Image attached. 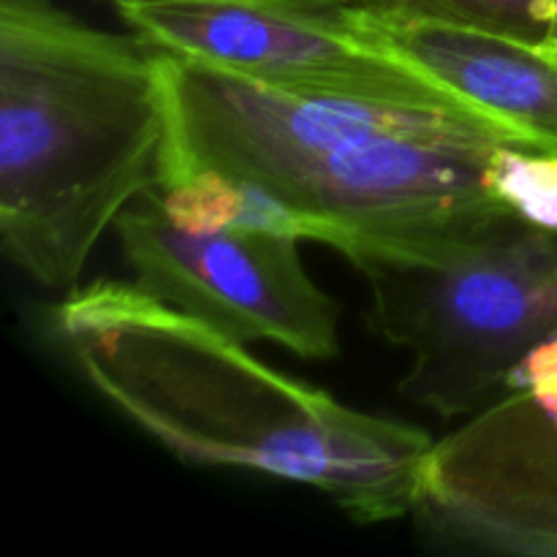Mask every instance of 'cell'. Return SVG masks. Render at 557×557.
Returning a JSON list of instances; mask_svg holds the SVG:
<instances>
[{"label": "cell", "instance_id": "6da1fadb", "mask_svg": "<svg viewBox=\"0 0 557 557\" xmlns=\"http://www.w3.org/2000/svg\"><path fill=\"white\" fill-rule=\"evenodd\" d=\"M52 324L87 384L183 462L308 484L368 525L417 515L424 430L270 368L136 283L69 288Z\"/></svg>", "mask_w": 557, "mask_h": 557}, {"label": "cell", "instance_id": "7a4b0ae2", "mask_svg": "<svg viewBox=\"0 0 557 557\" xmlns=\"http://www.w3.org/2000/svg\"><path fill=\"white\" fill-rule=\"evenodd\" d=\"M166 96L150 49L49 0H0V243L44 288L161 188Z\"/></svg>", "mask_w": 557, "mask_h": 557}, {"label": "cell", "instance_id": "3957f363", "mask_svg": "<svg viewBox=\"0 0 557 557\" xmlns=\"http://www.w3.org/2000/svg\"><path fill=\"white\" fill-rule=\"evenodd\" d=\"M500 147L375 131L305 147L239 185L267 196L294 237L330 245L357 270L449 267L528 226L495 194Z\"/></svg>", "mask_w": 557, "mask_h": 557}, {"label": "cell", "instance_id": "277c9868", "mask_svg": "<svg viewBox=\"0 0 557 557\" xmlns=\"http://www.w3.org/2000/svg\"><path fill=\"white\" fill-rule=\"evenodd\" d=\"M370 324L411 357L400 395L451 422L506 392L511 370L557 337V232L525 226L449 267L370 264Z\"/></svg>", "mask_w": 557, "mask_h": 557}, {"label": "cell", "instance_id": "5b68a950", "mask_svg": "<svg viewBox=\"0 0 557 557\" xmlns=\"http://www.w3.org/2000/svg\"><path fill=\"white\" fill-rule=\"evenodd\" d=\"M136 286L245 343L305 359L341 351L335 299L308 275L302 239L243 223H188L147 190L114 223Z\"/></svg>", "mask_w": 557, "mask_h": 557}, {"label": "cell", "instance_id": "8992f818", "mask_svg": "<svg viewBox=\"0 0 557 557\" xmlns=\"http://www.w3.org/2000/svg\"><path fill=\"white\" fill-rule=\"evenodd\" d=\"M109 3L150 52L196 60L277 90L471 109L411 65L343 30L321 0Z\"/></svg>", "mask_w": 557, "mask_h": 557}, {"label": "cell", "instance_id": "52a82bcc", "mask_svg": "<svg viewBox=\"0 0 557 557\" xmlns=\"http://www.w3.org/2000/svg\"><path fill=\"white\" fill-rule=\"evenodd\" d=\"M417 515L473 547L557 557V400L509 389L430 449Z\"/></svg>", "mask_w": 557, "mask_h": 557}, {"label": "cell", "instance_id": "ba28073f", "mask_svg": "<svg viewBox=\"0 0 557 557\" xmlns=\"http://www.w3.org/2000/svg\"><path fill=\"white\" fill-rule=\"evenodd\" d=\"M362 44L411 65L531 150L557 156V60L517 38L406 0H321Z\"/></svg>", "mask_w": 557, "mask_h": 557}, {"label": "cell", "instance_id": "9c48e42d", "mask_svg": "<svg viewBox=\"0 0 557 557\" xmlns=\"http://www.w3.org/2000/svg\"><path fill=\"white\" fill-rule=\"evenodd\" d=\"M495 194L528 223L557 232V156L500 147L490 166Z\"/></svg>", "mask_w": 557, "mask_h": 557}, {"label": "cell", "instance_id": "30bf717a", "mask_svg": "<svg viewBox=\"0 0 557 557\" xmlns=\"http://www.w3.org/2000/svg\"><path fill=\"white\" fill-rule=\"evenodd\" d=\"M509 389H531L536 395L555 397L557 400V337L539 346L533 354H528L511 370L509 381H506V392Z\"/></svg>", "mask_w": 557, "mask_h": 557}]
</instances>
